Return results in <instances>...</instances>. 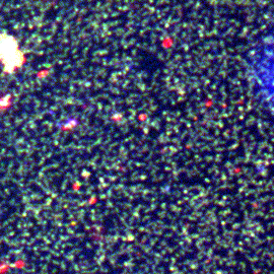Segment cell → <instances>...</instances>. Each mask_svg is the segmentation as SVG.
I'll return each mask as SVG.
<instances>
[{
  "label": "cell",
  "mask_w": 274,
  "mask_h": 274,
  "mask_svg": "<svg viewBox=\"0 0 274 274\" xmlns=\"http://www.w3.org/2000/svg\"><path fill=\"white\" fill-rule=\"evenodd\" d=\"M247 65L254 94L274 117V32L256 42L249 52Z\"/></svg>",
  "instance_id": "obj_1"
}]
</instances>
